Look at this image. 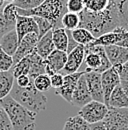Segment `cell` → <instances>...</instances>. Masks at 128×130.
Listing matches in <instances>:
<instances>
[{
  "label": "cell",
  "instance_id": "obj_1",
  "mask_svg": "<svg viewBox=\"0 0 128 130\" xmlns=\"http://www.w3.org/2000/svg\"><path fill=\"white\" fill-rule=\"evenodd\" d=\"M79 27L85 28L97 38L105 33L111 32L119 26V19L114 1L111 0L108 8L102 12H89L83 10L79 13Z\"/></svg>",
  "mask_w": 128,
  "mask_h": 130
},
{
  "label": "cell",
  "instance_id": "obj_2",
  "mask_svg": "<svg viewBox=\"0 0 128 130\" xmlns=\"http://www.w3.org/2000/svg\"><path fill=\"white\" fill-rule=\"evenodd\" d=\"M8 115L13 130H35L36 113L15 101L10 95L0 100Z\"/></svg>",
  "mask_w": 128,
  "mask_h": 130
},
{
  "label": "cell",
  "instance_id": "obj_3",
  "mask_svg": "<svg viewBox=\"0 0 128 130\" xmlns=\"http://www.w3.org/2000/svg\"><path fill=\"white\" fill-rule=\"evenodd\" d=\"M68 0H44L38 7L23 10L17 8V13L22 16H38L47 19L54 28L62 27V18L67 11Z\"/></svg>",
  "mask_w": 128,
  "mask_h": 130
},
{
  "label": "cell",
  "instance_id": "obj_4",
  "mask_svg": "<svg viewBox=\"0 0 128 130\" xmlns=\"http://www.w3.org/2000/svg\"><path fill=\"white\" fill-rule=\"evenodd\" d=\"M9 95L18 103L35 113L46 109L47 97L43 94V92L36 89L34 81L25 88L18 86L16 82H14Z\"/></svg>",
  "mask_w": 128,
  "mask_h": 130
},
{
  "label": "cell",
  "instance_id": "obj_5",
  "mask_svg": "<svg viewBox=\"0 0 128 130\" xmlns=\"http://www.w3.org/2000/svg\"><path fill=\"white\" fill-rule=\"evenodd\" d=\"M84 62L86 65L85 72L95 71L97 73H103L110 69L111 63L106 55L104 46L100 45H87L85 46Z\"/></svg>",
  "mask_w": 128,
  "mask_h": 130
},
{
  "label": "cell",
  "instance_id": "obj_6",
  "mask_svg": "<svg viewBox=\"0 0 128 130\" xmlns=\"http://www.w3.org/2000/svg\"><path fill=\"white\" fill-rule=\"evenodd\" d=\"M108 109L109 108L105 105V103L92 100L80 108L78 115L89 124H93L103 121L107 115Z\"/></svg>",
  "mask_w": 128,
  "mask_h": 130
},
{
  "label": "cell",
  "instance_id": "obj_7",
  "mask_svg": "<svg viewBox=\"0 0 128 130\" xmlns=\"http://www.w3.org/2000/svg\"><path fill=\"white\" fill-rule=\"evenodd\" d=\"M103 122L107 130H128V108H109Z\"/></svg>",
  "mask_w": 128,
  "mask_h": 130
},
{
  "label": "cell",
  "instance_id": "obj_8",
  "mask_svg": "<svg viewBox=\"0 0 128 130\" xmlns=\"http://www.w3.org/2000/svg\"><path fill=\"white\" fill-rule=\"evenodd\" d=\"M85 57V46L78 45L76 48H74L71 52L67 54V62L64 66V68L60 71L62 75L72 74L75 72H78V69L84 61Z\"/></svg>",
  "mask_w": 128,
  "mask_h": 130
},
{
  "label": "cell",
  "instance_id": "obj_9",
  "mask_svg": "<svg viewBox=\"0 0 128 130\" xmlns=\"http://www.w3.org/2000/svg\"><path fill=\"white\" fill-rule=\"evenodd\" d=\"M120 77L117 70L111 67L110 69L101 73V82H102V89H103V96H104V103L107 106L108 100L110 98L112 91L120 85Z\"/></svg>",
  "mask_w": 128,
  "mask_h": 130
},
{
  "label": "cell",
  "instance_id": "obj_10",
  "mask_svg": "<svg viewBox=\"0 0 128 130\" xmlns=\"http://www.w3.org/2000/svg\"><path fill=\"white\" fill-rule=\"evenodd\" d=\"M84 73H85V71L83 70V71H80V72H75V73H72V74L64 75L63 85L61 87L55 89V93L60 95L68 103H71L72 95H73V92H74L75 87L77 85V82L81 77V75H83Z\"/></svg>",
  "mask_w": 128,
  "mask_h": 130
},
{
  "label": "cell",
  "instance_id": "obj_11",
  "mask_svg": "<svg viewBox=\"0 0 128 130\" xmlns=\"http://www.w3.org/2000/svg\"><path fill=\"white\" fill-rule=\"evenodd\" d=\"M39 38H38V34L36 33H30L28 35H26L20 42L18 45V48L14 53L13 57V62L14 65L19 62L22 58L28 56L29 54H31L33 51H35L37 42H38Z\"/></svg>",
  "mask_w": 128,
  "mask_h": 130
},
{
  "label": "cell",
  "instance_id": "obj_12",
  "mask_svg": "<svg viewBox=\"0 0 128 130\" xmlns=\"http://www.w3.org/2000/svg\"><path fill=\"white\" fill-rule=\"evenodd\" d=\"M84 74L81 75V77L77 82V85L75 87V90L72 95V100H71V104L73 106L80 107V108L86 105L87 103H89L90 101H92V97L88 89V85Z\"/></svg>",
  "mask_w": 128,
  "mask_h": 130
},
{
  "label": "cell",
  "instance_id": "obj_13",
  "mask_svg": "<svg viewBox=\"0 0 128 130\" xmlns=\"http://www.w3.org/2000/svg\"><path fill=\"white\" fill-rule=\"evenodd\" d=\"M67 62V52L55 49L45 59V73L49 76L60 72Z\"/></svg>",
  "mask_w": 128,
  "mask_h": 130
},
{
  "label": "cell",
  "instance_id": "obj_14",
  "mask_svg": "<svg viewBox=\"0 0 128 130\" xmlns=\"http://www.w3.org/2000/svg\"><path fill=\"white\" fill-rule=\"evenodd\" d=\"M15 30L18 35L19 42L30 33H36L39 35V29L34 18L32 16H22L18 13L16 15Z\"/></svg>",
  "mask_w": 128,
  "mask_h": 130
},
{
  "label": "cell",
  "instance_id": "obj_15",
  "mask_svg": "<svg viewBox=\"0 0 128 130\" xmlns=\"http://www.w3.org/2000/svg\"><path fill=\"white\" fill-rule=\"evenodd\" d=\"M85 78L88 85V89L90 91L92 100L104 103L103 96V89H102V82H101V74L95 71L85 72Z\"/></svg>",
  "mask_w": 128,
  "mask_h": 130
},
{
  "label": "cell",
  "instance_id": "obj_16",
  "mask_svg": "<svg viewBox=\"0 0 128 130\" xmlns=\"http://www.w3.org/2000/svg\"><path fill=\"white\" fill-rule=\"evenodd\" d=\"M104 49L112 67L121 66L128 61V48L120 47L117 45H110L105 46Z\"/></svg>",
  "mask_w": 128,
  "mask_h": 130
},
{
  "label": "cell",
  "instance_id": "obj_17",
  "mask_svg": "<svg viewBox=\"0 0 128 130\" xmlns=\"http://www.w3.org/2000/svg\"><path fill=\"white\" fill-rule=\"evenodd\" d=\"M19 45L18 35L15 28L5 33L0 39V48L10 56H13Z\"/></svg>",
  "mask_w": 128,
  "mask_h": 130
},
{
  "label": "cell",
  "instance_id": "obj_18",
  "mask_svg": "<svg viewBox=\"0 0 128 130\" xmlns=\"http://www.w3.org/2000/svg\"><path fill=\"white\" fill-rule=\"evenodd\" d=\"M54 50H55V46L52 40V30H50L38 40L35 51L43 59H46Z\"/></svg>",
  "mask_w": 128,
  "mask_h": 130
},
{
  "label": "cell",
  "instance_id": "obj_19",
  "mask_svg": "<svg viewBox=\"0 0 128 130\" xmlns=\"http://www.w3.org/2000/svg\"><path fill=\"white\" fill-rule=\"evenodd\" d=\"M108 108H128V96L120 85L112 91L107 104Z\"/></svg>",
  "mask_w": 128,
  "mask_h": 130
},
{
  "label": "cell",
  "instance_id": "obj_20",
  "mask_svg": "<svg viewBox=\"0 0 128 130\" xmlns=\"http://www.w3.org/2000/svg\"><path fill=\"white\" fill-rule=\"evenodd\" d=\"M28 56L30 60V68L28 75L34 80L36 76L45 73V59L39 56L36 51H33Z\"/></svg>",
  "mask_w": 128,
  "mask_h": 130
},
{
  "label": "cell",
  "instance_id": "obj_21",
  "mask_svg": "<svg viewBox=\"0 0 128 130\" xmlns=\"http://www.w3.org/2000/svg\"><path fill=\"white\" fill-rule=\"evenodd\" d=\"M15 82L12 70L0 71V100L10 94V91Z\"/></svg>",
  "mask_w": 128,
  "mask_h": 130
},
{
  "label": "cell",
  "instance_id": "obj_22",
  "mask_svg": "<svg viewBox=\"0 0 128 130\" xmlns=\"http://www.w3.org/2000/svg\"><path fill=\"white\" fill-rule=\"evenodd\" d=\"M52 40H53L55 49L65 51V52L67 51L68 36H67V32L65 28L60 27V28L52 29Z\"/></svg>",
  "mask_w": 128,
  "mask_h": 130
},
{
  "label": "cell",
  "instance_id": "obj_23",
  "mask_svg": "<svg viewBox=\"0 0 128 130\" xmlns=\"http://www.w3.org/2000/svg\"><path fill=\"white\" fill-rule=\"evenodd\" d=\"M119 19V26L128 30V0H113Z\"/></svg>",
  "mask_w": 128,
  "mask_h": 130
},
{
  "label": "cell",
  "instance_id": "obj_24",
  "mask_svg": "<svg viewBox=\"0 0 128 130\" xmlns=\"http://www.w3.org/2000/svg\"><path fill=\"white\" fill-rule=\"evenodd\" d=\"M71 34H72L73 39L80 45L86 46L95 40V37L92 35V33L85 28L78 27L74 30H71Z\"/></svg>",
  "mask_w": 128,
  "mask_h": 130
},
{
  "label": "cell",
  "instance_id": "obj_25",
  "mask_svg": "<svg viewBox=\"0 0 128 130\" xmlns=\"http://www.w3.org/2000/svg\"><path fill=\"white\" fill-rule=\"evenodd\" d=\"M62 130H91V126L79 115H76L66 120Z\"/></svg>",
  "mask_w": 128,
  "mask_h": 130
},
{
  "label": "cell",
  "instance_id": "obj_26",
  "mask_svg": "<svg viewBox=\"0 0 128 130\" xmlns=\"http://www.w3.org/2000/svg\"><path fill=\"white\" fill-rule=\"evenodd\" d=\"M84 10L89 12H102L108 8L111 0H83Z\"/></svg>",
  "mask_w": 128,
  "mask_h": 130
},
{
  "label": "cell",
  "instance_id": "obj_27",
  "mask_svg": "<svg viewBox=\"0 0 128 130\" xmlns=\"http://www.w3.org/2000/svg\"><path fill=\"white\" fill-rule=\"evenodd\" d=\"M62 27L67 30H74L79 27L80 17L79 14L73 12H66L62 18Z\"/></svg>",
  "mask_w": 128,
  "mask_h": 130
},
{
  "label": "cell",
  "instance_id": "obj_28",
  "mask_svg": "<svg viewBox=\"0 0 128 130\" xmlns=\"http://www.w3.org/2000/svg\"><path fill=\"white\" fill-rule=\"evenodd\" d=\"M29 68H30L29 56H26V57L22 58L19 62H17L15 65H13V67L11 68V70H12V73H13L14 78H17L20 75L28 74L29 73Z\"/></svg>",
  "mask_w": 128,
  "mask_h": 130
},
{
  "label": "cell",
  "instance_id": "obj_29",
  "mask_svg": "<svg viewBox=\"0 0 128 130\" xmlns=\"http://www.w3.org/2000/svg\"><path fill=\"white\" fill-rule=\"evenodd\" d=\"M34 86L36 87L37 90L40 92H45L51 87V81H50V76L44 73L36 76L34 78Z\"/></svg>",
  "mask_w": 128,
  "mask_h": 130
},
{
  "label": "cell",
  "instance_id": "obj_30",
  "mask_svg": "<svg viewBox=\"0 0 128 130\" xmlns=\"http://www.w3.org/2000/svg\"><path fill=\"white\" fill-rule=\"evenodd\" d=\"M34 18L37 26H38V29H39V35H38V38L40 39L43 35H45L48 31L52 30L53 29V26L52 24L48 21L47 19L45 18H42V17H38V16H32Z\"/></svg>",
  "mask_w": 128,
  "mask_h": 130
},
{
  "label": "cell",
  "instance_id": "obj_31",
  "mask_svg": "<svg viewBox=\"0 0 128 130\" xmlns=\"http://www.w3.org/2000/svg\"><path fill=\"white\" fill-rule=\"evenodd\" d=\"M2 14L5 20L11 23L16 22V15H17V7L14 3H6L4 8L2 9Z\"/></svg>",
  "mask_w": 128,
  "mask_h": 130
},
{
  "label": "cell",
  "instance_id": "obj_32",
  "mask_svg": "<svg viewBox=\"0 0 128 130\" xmlns=\"http://www.w3.org/2000/svg\"><path fill=\"white\" fill-rule=\"evenodd\" d=\"M13 57L0 48V71H9L13 67Z\"/></svg>",
  "mask_w": 128,
  "mask_h": 130
},
{
  "label": "cell",
  "instance_id": "obj_33",
  "mask_svg": "<svg viewBox=\"0 0 128 130\" xmlns=\"http://www.w3.org/2000/svg\"><path fill=\"white\" fill-rule=\"evenodd\" d=\"M44 0H16L14 4L17 8L23 9V10H30L38 7L40 4H42Z\"/></svg>",
  "mask_w": 128,
  "mask_h": 130
},
{
  "label": "cell",
  "instance_id": "obj_34",
  "mask_svg": "<svg viewBox=\"0 0 128 130\" xmlns=\"http://www.w3.org/2000/svg\"><path fill=\"white\" fill-rule=\"evenodd\" d=\"M84 10L83 0H68L67 1V11L79 14Z\"/></svg>",
  "mask_w": 128,
  "mask_h": 130
},
{
  "label": "cell",
  "instance_id": "obj_35",
  "mask_svg": "<svg viewBox=\"0 0 128 130\" xmlns=\"http://www.w3.org/2000/svg\"><path fill=\"white\" fill-rule=\"evenodd\" d=\"M0 130H13L10 119L1 104H0Z\"/></svg>",
  "mask_w": 128,
  "mask_h": 130
},
{
  "label": "cell",
  "instance_id": "obj_36",
  "mask_svg": "<svg viewBox=\"0 0 128 130\" xmlns=\"http://www.w3.org/2000/svg\"><path fill=\"white\" fill-rule=\"evenodd\" d=\"M14 28H15V23H11L5 20V18L3 17V14H2V10H0V39L5 33H7Z\"/></svg>",
  "mask_w": 128,
  "mask_h": 130
},
{
  "label": "cell",
  "instance_id": "obj_37",
  "mask_svg": "<svg viewBox=\"0 0 128 130\" xmlns=\"http://www.w3.org/2000/svg\"><path fill=\"white\" fill-rule=\"evenodd\" d=\"M50 81H51V87H53L54 89H57L63 85L64 76L60 72H57L50 76Z\"/></svg>",
  "mask_w": 128,
  "mask_h": 130
},
{
  "label": "cell",
  "instance_id": "obj_38",
  "mask_svg": "<svg viewBox=\"0 0 128 130\" xmlns=\"http://www.w3.org/2000/svg\"><path fill=\"white\" fill-rule=\"evenodd\" d=\"M16 80V84L18 85V86H20V87H22V88H25V87H28L30 84H31L32 82L34 81L33 79H32L31 77L28 75V74H24V75H20V76H18L17 78H15Z\"/></svg>",
  "mask_w": 128,
  "mask_h": 130
},
{
  "label": "cell",
  "instance_id": "obj_39",
  "mask_svg": "<svg viewBox=\"0 0 128 130\" xmlns=\"http://www.w3.org/2000/svg\"><path fill=\"white\" fill-rule=\"evenodd\" d=\"M114 68L117 70L121 81H126V80H128V61L125 62L123 65H121V66L114 67Z\"/></svg>",
  "mask_w": 128,
  "mask_h": 130
},
{
  "label": "cell",
  "instance_id": "obj_40",
  "mask_svg": "<svg viewBox=\"0 0 128 130\" xmlns=\"http://www.w3.org/2000/svg\"><path fill=\"white\" fill-rule=\"evenodd\" d=\"M90 126H91V130H107L106 127H105V125H104V122L103 121L90 124Z\"/></svg>",
  "mask_w": 128,
  "mask_h": 130
},
{
  "label": "cell",
  "instance_id": "obj_41",
  "mask_svg": "<svg viewBox=\"0 0 128 130\" xmlns=\"http://www.w3.org/2000/svg\"><path fill=\"white\" fill-rule=\"evenodd\" d=\"M120 86L122 87V89L124 90L125 94L128 96V80H126V81H120Z\"/></svg>",
  "mask_w": 128,
  "mask_h": 130
},
{
  "label": "cell",
  "instance_id": "obj_42",
  "mask_svg": "<svg viewBox=\"0 0 128 130\" xmlns=\"http://www.w3.org/2000/svg\"><path fill=\"white\" fill-rule=\"evenodd\" d=\"M5 1L4 0H0V10H2L3 8H4V6H5Z\"/></svg>",
  "mask_w": 128,
  "mask_h": 130
},
{
  "label": "cell",
  "instance_id": "obj_43",
  "mask_svg": "<svg viewBox=\"0 0 128 130\" xmlns=\"http://www.w3.org/2000/svg\"><path fill=\"white\" fill-rule=\"evenodd\" d=\"M6 3H14L16 0H4Z\"/></svg>",
  "mask_w": 128,
  "mask_h": 130
}]
</instances>
